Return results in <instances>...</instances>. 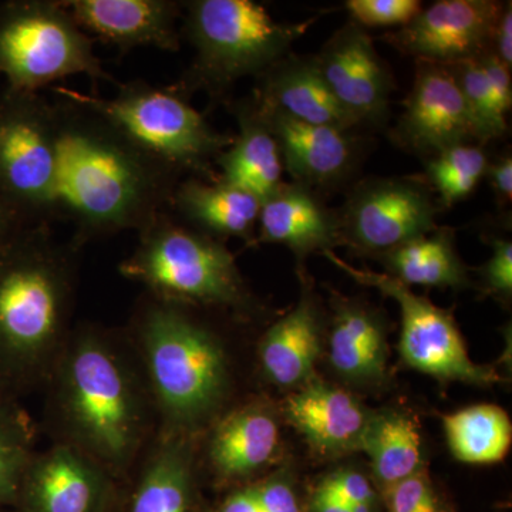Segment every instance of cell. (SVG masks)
Listing matches in <instances>:
<instances>
[{
  "label": "cell",
  "instance_id": "obj_1",
  "mask_svg": "<svg viewBox=\"0 0 512 512\" xmlns=\"http://www.w3.org/2000/svg\"><path fill=\"white\" fill-rule=\"evenodd\" d=\"M59 138L56 218L73 225L80 249L127 229L141 231L168 210L173 168L151 157L99 113L52 87Z\"/></svg>",
  "mask_w": 512,
  "mask_h": 512
},
{
  "label": "cell",
  "instance_id": "obj_2",
  "mask_svg": "<svg viewBox=\"0 0 512 512\" xmlns=\"http://www.w3.org/2000/svg\"><path fill=\"white\" fill-rule=\"evenodd\" d=\"M120 348L104 330L79 328L69 333L49 375L60 443L113 477L133 466L148 433L150 392Z\"/></svg>",
  "mask_w": 512,
  "mask_h": 512
},
{
  "label": "cell",
  "instance_id": "obj_3",
  "mask_svg": "<svg viewBox=\"0 0 512 512\" xmlns=\"http://www.w3.org/2000/svg\"><path fill=\"white\" fill-rule=\"evenodd\" d=\"M50 224L26 225L0 247V366L49 377L69 338L77 255Z\"/></svg>",
  "mask_w": 512,
  "mask_h": 512
},
{
  "label": "cell",
  "instance_id": "obj_4",
  "mask_svg": "<svg viewBox=\"0 0 512 512\" xmlns=\"http://www.w3.org/2000/svg\"><path fill=\"white\" fill-rule=\"evenodd\" d=\"M134 333L161 433L194 436L227 399L228 357L221 340L195 308L151 295L134 316Z\"/></svg>",
  "mask_w": 512,
  "mask_h": 512
},
{
  "label": "cell",
  "instance_id": "obj_5",
  "mask_svg": "<svg viewBox=\"0 0 512 512\" xmlns=\"http://www.w3.org/2000/svg\"><path fill=\"white\" fill-rule=\"evenodd\" d=\"M312 23L276 22L252 0L183 2L181 39L194 49V59L174 86L187 97L201 90L222 96L238 80L261 76L284 59Z\"/></svg>",
  "mask_w": 512,
  "mask_h": 512
},
{
  "label": "cell",
  "instance_id": "obj_6",
  "mask_svg": "<svg viewBox=\"0 0 512 512\" xmlns=\"http://www.w3.org/2000/svg\"><path fill=\"white\" fill-rule=\"evenodd\" d=\"M136 249L119 266L148 295L190 308L247 312L254 306L234 255L224 242L160 212L138 231Z\"/></svg>",
  "mask_w": 512,
  "mask_h": 512
},
{
  "label": "cell",
  "instance_id": "obj_7",
  "mask_svg": "<svg viewBox=\"0 0 512 512\" xmlns=\"http://www.w3.org/2000/svg\"><path fill=\"white\" fill-rule=\"evenodd\" d=\"M64 90L99 113L141 150L181 175L205 180L212 174V161L215 163L234 141V137L215 130L175 86L134 80L121 84L111 99L67 87Z\"/></svg>",
  "mask_w": 512,
  "mask_h": 512
},
{
  "label": "cell",
  "instance_id": "obj_8",
  "mask_svg": "<svg viewBox=\"0 0 512 512\" xmlns=\"http://www.w3.org/2000/svg\"><path fill=\"white\" fill-rule=\"evenodd\" d=\"M0 76L6 87L40 93L70 76L114 82L62 0H10L0 5Z\"/></svg>",
  "mask_w": 512,
  "mask_h": 512
},
{
  "label": "cell",
  "instance_id": "obj_9",
  "mask_svg": "<svg viewBox=\"0 0 512 512\" xmlns=\"http://www.w3.org/2000/svg\"><path fill=\"white\" fill-rule=\"evenodd\" d=\"M59 138L52 100L0 92V197L28 224L55 220Z\"/></svg>",
  "mask_w": 512,
  "mask_h": 512
},
{
  "label": "cell",
  "instance_id": "obj_10",
  "mask_svg": "<svg viewBox=\"0 0 512 512\" xmlns=\"http://www.w3.org/2000/svg\"><path fill=\"white\" fill-rule=\"evenodd\" d=\"M322 254L359 284L375 288L397 302L402 313L399 349L407 366L443 382L483 387L500 382L497 370L477 365L468 355L466 343L450 312L433 305L424 296L416 295L410 286L389 274L356 268L332 251Z\"/></svg>",
  "mask_w": 512,
  "mask_h": 512
},
{
  "label": "cell",
  "instance_id": "obj_11",
  "mask_svg": "<svg viewBox=\"0 0 512 512\" xmlns=\"http://www.w3.org/2000/svg\"><path fill=\"white\" fill-rule=\"evenodd\" d=\"M437 207L423 184L377 178L357 187L339 217L342 242L367 252H387L430 234Z\"/></svg>",
  "mask_w": 512,
  "mask_h": 512
},
{
  "label": "cell",
  "instance_id": "obj_12",
  "mask_svg": "<svg viewBox=\"0 0 512 512\" xmlns=\"http://www.w3.org/2000/svg\"><path fill=\"white\" fill-rule=\"evenodd\" d=\"M503 9L491 0H440L387 37L420 62L451 66L491 52Z\"/></svg>",
  "mask_w": 512,
  "mask_h": 512
},
{
  "label": "cell",
  "instance_id": "obj_13",
  "mask_svg": "<svg viewBox=\"0 0 512 512\" xmlns=\"http://www.w3.org/2000/svg\"><path fill=\"white\" fill-rule=\"evenodd\" d=\"M313 59L330 92L356 124L383 123L392 83L362 26L353 22L340 29Z\"/></svg>",
  "mask_w": 512,
  "mask_h": 512
},
{
  "label": "cell",
  "instance_id": "obj_14",
  "mask_svg": "<svg viewBox=\"0 0 512 512\" xmlns=\"http://www.w3.org/2000/svg\"><path fill=\"white\" fill-rule=\"evenodd\" d=\"M113 476L92 457L66 443L35 454L19 493L28 512H104Z\"/></svg>",
  "mask_w": 512,
  "mask_h": 512
},
{
  "label": "cell",
  "instance_id": "obj_15",
  "mask_svg": "<svg viewBox=\"0 0 512 512\" xmlns=\"http://www.w3.org/2000/svg\"><path fill=\"white\" fill-rule=\"evenodd\" d=\"M399 124L404 146L433 157L476 138L466 101L450 67L420 62Z\"/></svg>",
  "mask_w": 512,
  "mask_h": 512
},
{
  "label": "cell",
  "instance_id": "obj_16",
  "mask_svg": "<svg viewBox=\"0 0 512 512\" xmlns=\"http://www.w3.org/2000/svg\"><path fill=\"white\" fill-rule=\"evenodd\" d=\"M90 37L127 53L137 47L181 49L183 2L174 0H62Z\"/></svg>",
  "mask_w": 512,
  "mask_h": 512
},
{
  "label": "cell",
  "instance_id": "obj_17",
  "mask_svg": "<svg viewBox=\"0 0 512 512\" xmlns=\"http://www.w3.org/2000/svg\"><path fill=\"white\" fill-rule=\"evenodd\" d=\"M285 414L313 450L340 456L362 448L372 413L340 387L312 379L286 399Z\"/></svg>",
  "mask_w": 512,
  "mask_h": 512
},
{
  "label": "cell",
  "instance_id": "obj_18",
  "mask_svg": "<svg viewBox=\"0 0 512 512\" xmlns=\"http://www.w3.org/2000/svg\"><path fill=\"white\" fill-rule=\"evenodd\" d=\"M281 429L275 414L261 403H249L215 423L208 440V463L224 481H247L278 457Z\"/></svg>",
  "mask_w": 512,
  "mask_h": 512
},
{
  "label": "cell",
  "instance_id": "obj_19",
  "mask_svg": "<svg viewBox=\"0 0 512 512\" xmlns=\"http://www.w3.org/2000/svg\"><path fill=\"white\" fill-rule=\"evenodd\" d=\"M252 99L264 113L284 114L302 123L345 131L356 124L330 92L315 59L279 60L261 74Z\"/></svg>",
  "mask_w": 512,
  "mask_h": 512
},
{
  "label": "cell",
  "instance_id": "obj_20",
  "mask_svg": "<svg viewBox=\"0 0 512 512\" xmlns=\"http://www.w3.org/2000/svg\"><path fill=\"white\" fill-rule=\"evenodd\" d=\"M259 210V198L218 178H183L168 205V211L178 220L218 241H256Z\"/></svg>",
  "mask_w": 512,
  "mask_h": 512
},
{
  "label": "cell",
  "instance_id": "obj_21",
  "mask_svg": "<svg viewBox=\"0 0 512 512\" xmlns=\"http://www.w3.org/2000/svg\"><path fill=\"white\" fill-rule=\"evenodd\" d=\"M256 238L285 245L295 254L330 251L342 242L339 217L302 184H282L261 201Z\"/></svg>",
  "mask_w": 512,
  "mask_h": 512
},
{
  "label": "cell",
  "instance_id": "obj_22",
  "mask_svg": "<svg viewBox=\"0 0 512 512\" xmlns=\"http://www.w3.org/2000/svg\"><path fill=\"white\" fill-rule=\"evenodd\" d=\"M261 114L278 143L284 167L298 184L335 183L348 173L353 146L345 130L302 123L279 113Z\"/></svg>",
  "mask_w": 512,
  "mask_h": 512
},
{
  "label": "cell",
  "instance_id": "obj_23",
  "mask_svg": "<svg viewBox=\"0 0 512 512\" xmlns=\"http://www.w3.org/2000/svg\"><path fill=\"white\" fill-rule=\"evenodd\" d=\"M231 109L239 133L215 160L221 168L218 180L265 200L284 184L281 151L254 99L237 101Z\"/></svg>",
  "mask_w": 512,
  "mask_h": 512
},
{
  "label": "cell",
  "instance_id": "obj_24",
  "mask_svg": "<svg viewBox=\"0 0 512 512\" xmlns=\"http://www.w3.org/2000/svg\"><path fill=\"white\" fill-rule=\"evenodd\" d=\"M320 348L318 308L311 296L303 293L298 305L262 336L259 362L276 386L299 389L313 379Z\"/></svg>",
  "mask_w": 512,
  "mask_h": 512
},
{
  "label": "cell",
  "instance_id": "obj_25",
  "mask_svg": "<svg viewBox=\"0 0 512 512\" xmlns=\"http://www.w3.org/2000/svg\"><path fill=\"white\" fill-rule=\"evenodd\" d=\"M192 437L160 433L147 457L130 512H194Z\"/></svg>",
  "mask_w": 512,
  "mask_h": 512
},
{
  "label": "cell",
  "instance_id": "obj_26",
  "mask_svg": "<svg viewBox=\"0 0 512 512\" xmlns=\"http://www.w3.org/2000/svg\"><path fill=\"white\" fill-rule=\"evenodd\" d=\"M335 372L349 382L380 383L386 376L387 342L382 322L357 302L339 301L329 339Z\"/></svg>",
  "mask_w": 512,
  "mask_h": 512
},
{
  "label": "cell",
  "instance_id": "obj_27",
  "mask_svg": "<svg viewBox=\"0 0 512 512\" xmlns=\"http://www.w3.org/2000/svg\"><path fill=\"white\" fill-rule=\"evenodd\" d=\"M456 77L481 143L503 136L511 110V70L493 52L448 66Z\"/></svg>",
  "mask_w": 512,
  "mask_h": 512
},
{
  "label": "cell",
  "instance_id": "obj_28",
  "mask_svg": "<svg viewBox=\"0 0 512 512\" xmlns=\"http://www.w3.org/2000/svg\"><path fill=\"white\" fill-rule=\"evenodd\" d=\"M382 490L423 471V448L416 424L406 414H372L362 448Z\"/></svg>",
  "mask_w": 512,
  "mask_h": 512
},
{
  "label": "cell",
  "instance_id": "obj_29",
  "mask_svg": "<svg viewBox=\"0 0 512 512\" xmlns=\"http://www.w3.org/2000/svg\"><path fill=\"white\" fill-rule=\"evenodd\" d=\"M387 268L404 285L461 288L467 284V272L454 247L450 231L434 229L402 247L387 252Z\"/></svg>",
  "mask_w": 512,
  "mask_h": 512
},
{
  "label": "cell",
  "instance_id": "obj_30",
  "mask_svg": "<svg viewBox=\"0 0 512 512\" xmlns=\"http://www.w3.org/2000/svg\"><path fill=\"white\" fill-rule=\"evenodd\" d=\"M443 427L448 447L461 463H500L510 451L511 420L495 404H476L446 414Z\"/></svg>",
  "mask_w": 512,
  "mask_h": 512
},
{
  "label": "cell",
  "instance_id": "obj_31",
  "mask_svg": "<svg viewBox=\"0 0 512 512\" xmlns=\"http://www.w3.org/2000/svg\"><path fill=\"white\" fill-rule=\"evenodd\" d=\"M487 154L481 147L457 144L430 158L427 178L446 207L463 201L487 173Z\"/></svg>",
  "mask_w": 512,
  "mask_h": 512
},
{
  "label": "cell",
  "instance_id": "obj_32",
  "mask_svg": "<svg viewBox=\"0 0 512 512\" xmlns=\"http://www.w3.org/2000/svg\"><path fill=\"white\" fill-rule=\"evenodd\" d=\"M33 457L28 421L0 403V503L19 494Z\"/></svg>",
  "mask_w": 512,
  "mask_h": 512
},
{
  "label": "cell",
  "instance_id": "obj_33",
  "mask_svg": "<svg viewBox=\"0 0 512 512\" xmlns=\"http://www.w3.org/2000/svg\"><path fill=\"white\" fill-rule=\"evenodd\" d=\"M215 512H302L291 476L275 473L242 485Z\"/></svg>",
  "mask_w": 512,
  "mask_h": 512
},
{
  "label": "cell",
  "instance_id": "obj_34",
  "mask_svg": "<svg viewBox=\"0 0 512 512\" xmlns=\"http://www.w3.org/2000/svg\"><path fill=\"white\" fill-rule=\"evenodd\" d=\"M387 512H450L424 471L383 490Z\"/></svg>",
  "mask_w": 512,
  "mask_h": 512
},
{
  "label": "cell",
  "instance_id": "obj_35",
  "mask_svg": "<svg viewBox=\"0 0 512 512\" xmlns=\"http://www.w3.org/2000/svg\"><path fill=\"white\" fill-rule=\"evenodd\" d=\"M359 26H406L423 9L419 0H349L346 2Z\"/></svg>",
  "mask_w": 512,
  "mask_h": 512
},
{
  "label": "cell",
  "instance_id": "obj_36",
  "mask_svg": "<svg viewBox=\"0 0 512 512\" xmlns=\"http://www.w3.org/2000/svg\"><path fill=\"white\" fill-rule=\"evenodd\" d=\"M319 485L348 505L377 503L376 490L369 478L353 468H340Z\"/></svg>",
  "mask_w": 512,
  "mask_h": 512
},
{
  "label": "cell",
  "instance_id": "obj_37",
  "mask_svg": "<svg viewBox=\"0 0 512 512\" xmlns=\"http://www.w3.org/2000/svg\"><path fill=\"white\" fill-rule=\"evenodd\" d=\"M483 278L488 291L510 296L512 292V245L507 239H495L493 255L484 265Z\"/></svg>",
  "mask_w": 512,
  "mask_h": 512
},
{
  "label": "cell",
  "instance_id": "obj_38",
  "mask_svg": "<svg viewBox=\"0 0 512 512\" xmlns=\"http://www.w3.org/2000/svg\"><path fill=\"white\" fill-rule=\"evenodd\" d=\"M495 57L511 70L512 66V9L511 2L504 5L500 19H498L497 28H495L493 40Z\"/></svg>",
  "mask_w": 512,
  "mask_h": 512
},
{
  "label": "cell",
  "instance_id": "obj_39",
  "mask_svg": "<svg viewBox=\"0 0 512 512\" xmlns=\"http://www.w3.org/2000/svg\"><path fill=\"white\" fill-rule=\"evenodd\" d=\"M488 180L497 195L498 200L510 202L512 198V158L511 156L500 158L494 164H488Z\"/></svg>",
  "mask_w": 512,
  "mask_h": 512
},
{
  "label": "cell",
  "instance_id": "obj_40",
  "mask_svg": "<svg viewBox=\"0 0 512 512\" xmlns=\"http://www.w3.org/2000/svg\"><path fill=\"white\" fill-rule=\"evenodd\" d=\"M28 224L12 207L0 197V247L16 232Z\"/></svg>",
  "mask_w": 512,
  "mask_h": 512
},
{
  "label": "cell",
  "instance_id": "obj_41",
  "mask_svg": "<svg viewBox=\"0 0 512 512\" xmlns=\"http://www.w3.org/2000/svg\"><path fill=\"white\" fill-rule=\"evenodd\" d=\"M312 512H352L350 505L343 503L335 495L330 494L325 488H315L311 497Z\"/></svg>",
  "mask_w": 512,
  "mask_h": 512
}]
</instances>
